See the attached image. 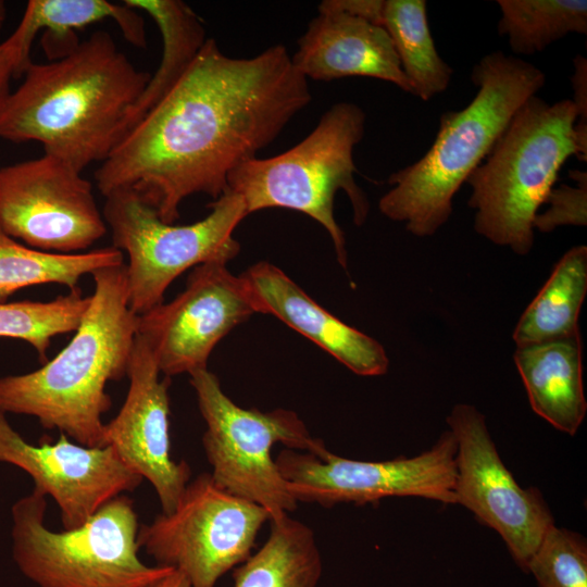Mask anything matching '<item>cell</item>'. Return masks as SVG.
<instances>
[{"instance_id": "cell-1", "label": "cell", "mask_w": 587, "mask_h": 587, "mask_svg": "<svg viewBox=\"0 0 587 587\" xmlns=\"http://www.w3.org/2000/svg\"><path fill=\"white\" fill-rule=\"evenodd\" d=\"M307 80L282 45L232 58L207 39L174 87L96 171L99 191L132 190L162 221L175 223L186 198L221 197L230 173L310 103Z\"/></svg>"}, {"instance_id": "cell-2", "label": "cell", "mask_w": 587, "mask_h": 587, "mask_svg": "<svg viewBox=\"0 0 587 587\" xmlns=\"http://www.w3.org/2000/svg\"><path fill=\"white\" fill-rule=\"evenodd\" d=\"M150 77L108 32H95L63 58L28 66L0 114V137L38 141L45 153L83 172L124 138Z\"/></svg>"}, {"instance_id": "cell-3", "label": "cell", "mask_w": 587, "mask_h": 587, "mask_svg": "<svg viewBox=\"0 0 587 587\" xmlns=\"http://www.w3.org/2000/svg\"><path fill=\"white\" fill-rule=\"evenodd\" d=\"M95 291L71 341L38 370L0 378V411L36 417L86 447H104L107 384L127 376L138 316L129 309L125 264L92 274Z\"/></svg>"}, {"instance_id": "cell-4", "label": "cell", "mask_w": 587, "mask_h": 587, "mask_svg": "<svg viewBox=\"0 0 587 587\" xmlns=\"http://www.w3.org/2000/svg\"><path fill=\"white\" fill-rule=\"evenodd\" d=\"M471 102L447 111L436 138L414 163L392 173L378 209L416 237L436 234L450 218L452 200L487 158L515 112L546 84L545 73L521 58L495 51L473 67Z\"/></svg>"}, {"instance_id": "cell-5", "label": "cell", "mask_w": 587, "mask_h": 587, "mask_svg": "<svg viewBox=\"0 0 587 587\" xmlns=\"http://www.w3.org/2000/svg\"><path fill=\"white\" fill-rule=\"evenodd\" d=\"M575 122L571 99L548 103L535 95L520 107L465 183L477 234L519 255L530 252L539 207L566 160L578 159Z\"/></svg>"}, {"instance_id": "cell-6", "label": "cell", "mask_w": 587, "mask_h": 587, "mask_svg": "<svg viewBox=\"0 0 587 587\" xmlns=\"http://www.w3.org/2000/svg\"><path fill=\"white\" fill-rule=\"evenodd\" d=\"M366 116L352 102H338L291 149L272 158L250 159L228 176L227 190L239 196L247 215L268 208L295 210L328 233L339 264L347 268L346 238L334 216L337 191L348 196L355 225L365 223L370 204L357 184L354 147L365 133Z\"/></svg>"}, {"instance_id": "cell-7", "label": "cell", "mask_w": 587, "mask_h": 587, "mask_svg": "<svg viewBox=\"0 0 587 587\" xmlns=\"http://www.w3.org/2000/svg\"><path fill=\"white\" fill-rule=\"evenodd\" d=\"M46 508L35 490L12 507L13 558L39 587H146L174 570L140 560L138 517L124 495L62 532L45 525Z\"/></svg>"}, {"instance_id": "cell-8", "label": "cell", "mask_w": 587, "mask_h": 587, "mask_svg": "<svg viewBox=\"0 0 587 587\" xmlns=\"http://www.w3.org/2000/svg\"><path fill=\"white\" fill-rule=\"evenodd\" d=\"M205 423L202 446L212 479L223 489L262 507L271 521L290 515L298 502L288 490L272 448L319 453L326 448L292 410L263 412L236 404L208 369L190 374ZM270 521V522H271Z\"/></svg>"}, {"instance_id": "cell-9", "label": "cell", "mask_w": 587, "mask_h": 587, "mask_svg": "<svg viewBox=\"0 0 587 587\" xmlns=\"http://www.w3.org/2000/svg\"><path fill=\"white\" fill-rule=\"evenodd\" d=\"M102 211L113 247L126 252L128 304L141 315L164 302L168 286L184 272L209 262L228 263L240 251L233 233L247 216L242 199L225 191L211 212L187 225L162 221L128 189L105 197Z\"/></svg>"}, {"instance_id": "cell-10", "label": "cell", "mask_w": 587, "mask_h": 587, "mask_svg": "<svg viewBox=\"0 0 587 587\" xmlns=\"http://www.w3.org/2000/svg\"><path fill=\"white\" fill-rule=\"evenodd\" d=\"M268 513L221 488L210 473L189 480L175 508L139 527L137 542L190 587H215L252 553Z\"/></svg>"}, {"instance_id": "cell-11", "label": "cell", "mask_w": 587, "mask_h": 587, "mask_svg": "<svg viewBox=\"0 0 587 587\" xmlns=\"http://www.w3.org/2000/svg\"><path fill=\"white\" fill-rule=\"evenodd\" d=\"M455 452V439L447 429L428 450L411 458L364 461L327 448L319 453L285 448L275 460L297 502L330 508L415 497L457 504Z\"/></svg>"}, {"instance_id": "cell-12", "label": "cell", "mask_w": 587, "mask_h": 587, "mask_svg": "<svg viewBox=\"0 0 587 587\" xmlns=\"http://www.w3.org/2000/svg\"><path fill=\"white\" fill-rule=\"evenodd\" d=\"M447 424L457 444V504L495 530L526 573L541 538L554 525L547 501L537 487L524 488L516 482L498 452L485 415L474 405L455 404Z\"/></svg>"}, {"instance_id": "cell-13", "label": "cell", "mask_w": 587, "mask_h": 587, "mask_svg": "<svg viewBox=\"0 0 587 587\" xmlns=\"http://www.w3.org/2000/svg\"><path fill=\"white\" fill-rule=\"evenodd\" d=\"M0 227L30 248L62 254L88 251L108 232L90 182L47 153L0 168Z\"/></svg>"}, {"instance_id": "cell-14", "label": "cell", "mask_w": 587, "mask_h": 587, "mask_svg": "<svg viewBox=\"0 0 587 587\" xmlns=\"http://www.w3.org/2000/svg\"><path fill=\"white\" fill-rule=\"evenodd\" d=\"M226 265H197L178 296L137 315V334L148 344L162 375L208 369L216 345L255 313L241 275L232 274Z\"/></svg>"}, {"instance_id": "cell-15", "label": "cell", "mask_w": 587, "mask_h": 587, "mask_svg": "<svg viewBox=\"0 0 587 587\" xmlns=\"http://www.w3.org/2000/svg\"><path fill=\"white\" fill-rule=\"evenodd\" d=\"M0 462L25 471L34 480L35 491L52 497L64 529L82 526L103 504L135 490L142 482L112 447H86L64 434L55 441L34 445L12 428L2 411Z\"/></svg>"}, {"instance_id": "cell-16", "label": "cell", "mask_w": 587, "mask_h": 587, "mask_svg": "<svg viewBox=\"0 0 587 587\" xmlns=\"http://www.w3.org/2000/svg\"><path fill=\"white\" fill-rule=\"evenodd\" d=\"M129 388L114 419L104 424L103 446L154 488L162 513L171 512L190 480L185 461L171 455V377L161 374L146 342L137 334L127 372Z\"/></svg>"}, {"instance_id": "cell-17", "label": "cell", "mask_w": 587, "mask_h": 587, "mask_svg": "<svg viewBox=\"0 0 587 587\" xmlns=\"http://www.w3.org/2000/svg\"><path fill=\"white\" fill-rule=\"evenodd\" d=\"M240 275L255 313L277 317L357 375L387 372L389 359L382 344L333 315L274 264L261 261Z\"/></svg>"}, {"instance_id": "cell-18", "label": "cell", "mask_w": 587, "mask_h": 587, "mask_svg": "<svg viewBox=\"0 0 587 587\" xmlns=\"http://www.w3.org/2000/svg\"><path fill=\"white\" fill-rule=\"evenodd\" d=\"M291 62L307 79L330 82L351 76L372 77L392 83L413 95L385 28L322 2L317 16L299 38Z\"/></svg>"}, {"instance_id": "cell-19", "label": "cell", "mask_w": 587, "mask_h": 587, "mask_svg": "<svg viewBox=\"0 0 587 587\" xmlns=\"http://www.w3.org/2000/svg\"><path fill=\"white\" fill-rule=\"evenodd\" d=\"M513 359L532 410L559 432L574 436L587 412L580 332L516 347Z\"/></svg>"}, {"instance_id": "cell-20", "label": "cell", "mask_w": 587, "mask_h": 587, "mask_svg": "<svg viewBox=\"0 0 587 587\" xmlns=\"http://www.w3.org/2000/svg\"><path fill=\"white\" fill-rule=\"evenodd\" d=\"M104 20H113L124 39L133 46H147L140 12L124 2L120 4L105 0H30L13 34L18 40L22 60L28 68L32 64V45L39 30H46L43 49L47 54L62 45L64 57L79 43L74 30Z\"/></svg>"}, {"instance_id": "cell-21", "label": "cell", "mask_w": 587, "mask_h": 587, "mask_svg": "<svg viewBox=\"0 0 587 587\" xmlns=\"http://www.w3.org/2000/svg\"><path fill=\"white\" fill-rule=\"evenodd\" d=\"M270 524L264 544L233 570V587H319L323 564L312 528L290 515Z\"/></svg>"}, {"instance_id": "cell-22", "label": "cell", "mask_w": 587, "mask_h": 587, "mask_svg": "<svg viewBox=\"0 0 587 587\" xmlns=\"http://www.w3.org/2000/svg\"><path fill=\"white\" fill-rule=\"evenodd\" d=\"M587 294V247L575 246L557 262L513 330L516 347L563 338L579 332Z\"/></svg>"}, {"instance_id": "cell-23", "label": "cell", "mask_w": 587, "mask_h": 587, "mask_svg": "<svg viewBox=\"0 0 587 587\" xmlns=\"http://www.w3.org/2000/svg\"><path fill=\"white\" fill-rule=\"evenodd\" d=\"M123 2L150 15L158 25L163 41L160 65L151 75L132 110L129 130L174 87L193 62L207 38L202 22L183 1L125 0Z\"/></svg>"}, {"instance_id": "cell-24", "label": "cell", "mask_w": 587, "mask_h": 587, "mask_svg": "<svg viewBox=\"0 0 587 587\" xmlns=\"http://www.w3.org/2000/svg\"><path fill=\"white\" fill-rule=\"evenodd\" d=\"M378 25L388 33L415 97L429 101L447 90L453 70L436 49L425 0H382Z\"/></svg>"}, {"instance_id": "cell-25", "label": "cell", "mask_w": 587, "mask_h": 587, "mask_svg": "<svg viewBox=\"0 0 587 587\" xmlns=\"http://www.w3.org/2000/svg\"><path fill=\"white\" fill-rule=\"evenodd\" d=\"M121 264L124 254L113 246L79 253H52L25 246L0 227V302L29 286L60 284L74 290L85 274Z\"/></svg>"}, {"instance_id": "cell-26", "label": "cell", "mask_w": 587, "mask_h": 587, "mask_svg": "<svg viewBox=\"0 0 587 587\" xmlns=\"http://www.w3.org/2000/svg\"><path fill=\"white\" fill-rule=\"evenodd\" d=\"M498 33L519 55L544 51L569 34H587L586 0H498Z\"/></svg>"}, {"instance_id": "cell-27", "label": "cell", "mask_w": 587, "mask_h": 587, "mask_svg": "<svg viewBox=\"0 0 587 587\" xmlns=\"http://www.w3.org/2000/svg\"><path fill=\"white\" fill-rule=\"evenodd\" d=\"M89 303L79 288L51 301L0 302V338L26 341L45 361L52 338L75 332Z\"/></svg>"}, {"instance_id": "cell-28", "label": "cell", "mask_w": 587, "mask_h": 587, "mask_svg": "<svg viewBox=\"0 0 587 587\" xmlns=\"http://www.w3.org/2000/svg\"><path fill=\"white\" fill-rule=\"evenodd\" d=\"M526 573L537 587H587L586 538L554 524L541 538Z\"/></svg>"}, {"instance_id": "cell-29", "label": "cell", "mask_w": 587, "mask_h": 587, "mask_svg": "<svg viewBox=\"0 0 587 587\" xmlns=\"http://www.w3.org/2000/svg\"><path fill=\"white\" fill-rule=\"evenodd\" d=\"M569 175L575 185L562 184L550 190L545 202L549 208L544 213L536 214L534 229L550 233L563 225L587 224V172L571 170Z\"/></svg>"}, {"instance_id": "cell-30", "label": "cell", "mask_w": 587, "mask_h": 587, "mask_svg": "<svg viewBox=\"0 0 587 587\" xmlns=\"http://www.w3.org/2000/svg\"><path fill=\"white\" fill-rule=\"evenodd\" d=\"M574 71L571 77L573 88L572 102L576 110L575 133L579 149L578 160L587 161V59L577 54L573 60Z\"/></svg>"}, {"instance_id": "cell-31", "label": "cell", "mask_w": 587, "mask_h": 587, "mask_svg": "<svg viewBox=\"0 0 587 587\" xmlns=\"http://www.w3.org/2000/svg\"><path fill=\"white\" fill-rule=\"evenodd\" d=\"M26 72L17 38L12 33L0 43V114L11 95L10 82Z\"/></svg>"}, {"instance_id": "cell-32", "label": "cell", "mask_w": 587, "mask_h": 587, "mask_svg": "<svg viewBox=\"0 0 587 587\" xmlns=\"http://www.w3.org/2000/svg\"><path fill=\"white\" fill-rule=\"evenodd\" d=\"M146 587H190V584L184 574L176 570H172L170 573Z\"/></svg>"}, {"instance_id": "cell-33", "label": "cell", "mask_w": 587, "mask_h": 587, "mask_svg": "<svg viewBox=\"0 0 587 587\" xmlns=\"http://www.w3.org/2000/svg\"><path fill=\"white\" fill-rule=\"evenodd\" d=\"M8 16L7 5L4 1L0 0V29L3 27Z\"/></svg>"}]
</instances>
